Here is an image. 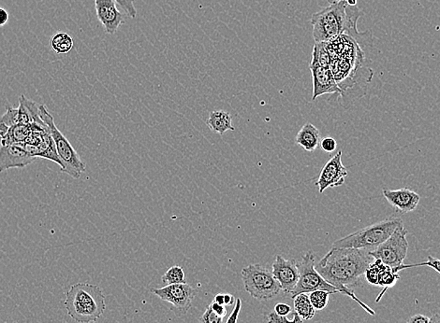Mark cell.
I'll use <instances>...</instances> for the list:
<instances>
[{
	"instance_id": "cell-15",
	"label": "cell",
	"mask_w": 440,
	"mask_h": 323,
	"mask_svg": "<svg viewBox=\"0 0 440 323\" xmlns=\"http://www.w3.org/2000/svg\"><path fill=\"white\" fill-rule=\"evenodd\" d=\"M382 195L396 211L403 214L415 211L421 200L419 193L406 188L397 189V190L383 189Z\"/></svg>"
},
{
	"instance_id": "cell-12",
	"label": "cell",
	"mask_w": 440,
	"mask_h": 323,
	"mask_svg": "<svg viewBox=\"0 0 440 323\" xmlns=\"http://www.w3.org/2000/svg\"><path fill=\"white\" fill-rule=\"evenodd\" d=\"M309 68L313 79L312 100L324 95H343V91L338 86L330 68L313 62H310Z\"/></svg>"
},
{
	"instance_id": "cell-39",
	"label": "cell",
	"mask_w": 440,
	"mask_h": 323,
	"mask_svg": "<svg viewBox=\"0 0 440 323\" xmlns=\"http://www.w3.org/2000/svg\"><path fill=\"white\" fill-rule=\"evenodd\" d=\"M214 301L217 304H224V294H219L214 296Z\"/></svg>"
},
{
	"instance_id": "cell-22",
	"label": "cell",
	"mask_w": 440,
	"mask_h": 323,
	"mask_svg": "<svg viewBox=\"0 0 440 323\" xmlns=\"http://www.w3.org/2000/svg\"><path fill=\"white\" fill-rule=\"evenodd\" d=\"M400 276L390 266L382 263V270H380L379 286L383 287V291L379 294L376 302H379L384 294L386 293L388 289L395 286L397 280H399Z\"/></svg>"
},
{
	"instance_id": "cell-9",
	"label": "cell",
	"mask_w": 440,
	"mask_h": 323,
	"mask_svg": "<svg viewBox=\"0 0 440 323\" xmlns=\"http://www.w3.org/2000/svg\"><path fill=\"white\" fill-rule=\"evenodd\" d=\"M152 293L163 301L172 304L182 314L188 313L196 296L195 289L186 283L173 284L160 289H153Z\"/></svg>"
},
{
	"instance_id": "cell-37",
	"label": "cell",
	"mask_w": 440,
	"mask_h": 323,
	"mask_svg": "<svg viewBox=\"0 0 440 323\" xmlns=\"http://www.w3.org/2000/svg\"><path fill=\"white\" fill-rule=\"evenodd\" d=\"M10 14L3 8H0V27H4L9 23Z\"/></svg>"
},
{
	"instance_id": "cell-7",
	"label": "cell",
	"mask_w": 440,
	"mask_h": 323,
	"mask_svg": "<svg viewBox=\"0 0 440 323\" xmlns=\"http://www.w3.org/2000/svg\"><path fill=\"white\" fill-rule=\"evenodd\" d=\"M315 255L311 250L302 256V261L298 263L299 280L292 291V298L301 294H310L312 291L322 289L331 294H339L335 287L329 284L316 270Z\"/></svg>"
},
{
	"instance_id": "cell-6",
	"label": "cell",
	"mask_w": 440,
	"mask_h": 323,
	"mask_svg": "<svg viewBox=\"0 0 440 323\" xmlns=\"http://www.w3.org/2000/svg\"><path fill=\"white\" fill-rule=\"evenodd\" d=\"M242 280L245 291L258 301L273 299L281 291V287L272 271L260 263L243 268Z\"/></svg>"
},
{
	"instance_id": "cell-3",
	"label": "cell",
	"mask_w": 440,
	"mask_h": 323,
	"mask_svg": "<svg viewBox=\"0 0 440 323\" xmlns=\"http://www.w3.org/2000/svg\"><path fill=\"white\" fill-rule=\"evenodd\" d=\"M64 304L69 316L79 323H92L106 309L102 289L89 283H76L69 288Z\"/></svg>"
},
{
	"instance_id": "cell-2",
	"label": "cell",
	"mask_w": 440,
	"mask_h": 323,
	"mask_svg": "<svg viewBox=\"0 0 440 323\" xmlns=\"http://www.w3.org/2000/svg\"><path fill=\"white\" fill-rule=\"evenodd\" d=\"M328 7L312 15L313 38L315 43H330L340 35H348L357 41V22L364 12L359 7L351 6L345 0L329 1Z\"/></svg>"
},
{
	"instance_id": "cell-20",
	"label": "cell",
	"mask_w": 440,
	"mask_h": 323,
	"mask_svg": "<svg viewBox=\"0 0 440 323\" xmlns=\"http://www.w3.org/2000/svg\"><path fill=\"white\" fill-rule=\"evenodd\" d=\"M51 48L56 54L69 53L74 46L72 36L66 32H58L52 36Z\"/></svg>"
},
{
	"instance_id": "cell-16",
	"label": "cell",
	"mask_w": 440,
	"mask_h": 323,
	"mask_svg": "<svg viewBox=\"0 0 440 323\" xmlns=\"http://www.w3.org/2000/svg\"><path fill=\"white\" fill-rule=\"evenodd\" d=\"M17 123L22 125H32L38 123L41 125H46L41 120L40 106L36 104L32 100L28 99L24 95L19 98V107L17 108Z\"/></svg>"
},
{
	"instance_id": "cell-11",
	"label": "cell",
	"mask_w": 440,
	"mask_h": 323,
	"mask_svg": "<svg viewBox=\"0 0 440 323\" xmlns=\"http://www.w3.org/2000/svg\"><path fill=\"white\" fill-rule=\"evenodd\" d=\"M96 14L106 34L115 35L125 23V15L118 8L116 0H94Z\"/></svg>"
},
{
	"instance_id": "cell-10",
	"label": "cell",
	"mask_w": 440,
	"mask_h": 323,
	"mask_svg": "<svg viewBox=\"0 0 440 323\" xmlns=\"http://www.w3.org/2000/svg\"><path fill=\"white\" fill-rule=\"evenodd\" d=\"M348 174V169L342 163V152L339 151L323 167L318 182H316L318 192L322 193L327 188L342 186Z\"/></svg>"
},
{
	"instance_id": "cell-31",
	"label": "cell",
	"mask_w": 440,
	"mask_h": 323,
	"mask_svg": "<svg viewBox=\"0 0 440 323\" xmlns=\"http://www.w3.org/2000/svg\"><path fill=\"white\" fill-rule=\"evenodd\" d=\"M118 5L122 8L124 12L131 19H135L137 17V10L135 4H134V0H116Z\"/></svg>"
},
{
	"instance_id": "cell-14",
	"label": "cell",
	"mask_w": 440,
	"mask_h": 323,
	"mask_svg": "<svg viewBox=\"0 0 440 323\" xmlns=\"http://www.w3.org/2000/svg\"><path fill=\"white\" fill-rule=\"evenodd\" d=\"M25 151L24 143L0 145V173L12 169H24L35 161Z\"/></svg>"
},
{
	"instance_id": "cell-25",
	"label": "cell",
	"mask_w": 440,
	"mask_h": 323,
	"mask_svg": "<svg viewBox=\"0 0 440 323\" xmlns=\"http://www.w3.org/2000/svg\"><path fill=\"white\" fill-rule=\"evenodd\" d=\"M17 108L7 107L6 112L3 115L0 116V136L6 135L7 132L10 130L14 125L17 123Z\"/></svg>"
},
{
	"instance_id": "cell-32",
	"label": "cell",
	"mask_w": 440,
	"mask_h": 323,
	"mask_svg": "<svg viewBox=\"0 0 440 323\" xmlns=\"http://www.w3.org/2000/svg\"><path fill=\"white\" fill-rule=\"evenodd\" d=\"M320 146L322 147L323 151L331 154V152L336 151V147H338V142L335 139L328 136V138L322 139Z\"/></svg>"
},
{
	"instance_id": "cell-29",
	"label": "cell",
	"mask_w": 440,
	"mask_h": 323,
	"mask_svg": "<svg viewBox=\"0 0 440 323\" xmlns=\"http://www.w3.org/2000/svg\"><path fill=\"white\" fill-rule=\"evenodd\" d=\"M267 323H304V320L299 317V315L294 312L292 320H288L287 317L278 316L274 311H271L266 318Z\"/></svg>"
},
{
	"instance_id": "cell-21",
	"label": "cell",
	"mask_w": 440,
	"mask_h": 323,
	"mask_svg": "<svg viewBox=\"0 0 440 323\" xmlns=\"http://www.w3.org/2000/svg\"><path fill=\"white\" fill-rule=\"evenodd\" d=\"M294 300V311L299 315L302 320H309L314 318L317 310L312 306L307 294H299Z\"/></svg>"
},
{
	"instance_id": "cell-44",
	"label": "cell",
	"mask_w": 440,
	"mask_h": 323,
	"mask_svg": "<svg viewBox=\"0 0 440 323\" xmlns=\"http://www.w3.org/2000/svg\"><path fill=\"white\" fill-rule=\"evenodd\" d=\"M345 1H346V0H345Z\"/></svg>"
},
{
	"instance_id": "cell-41",
	"label": "cell",
	"mask_w": 440,
	"mask_h": 323,
	"mask_svg": "<svg viewBox=\"0 0 440 323\" xmlns=\"http://www.w3.org/2000/svg\"><path fill=\"white\" fill-rule=\"evenodd\" d=\"M346 3L351 5V6H355V5H357V0H346Z\"/></svg>"
},
{
	"instance_id": "cell-5",
	"label": "cell",
	"mask_w": 440,
	"mask_h": 323,
	"mask_svg": "<svg viewBox=\"0 0 440 323\" xmlns=\"http://www.w3.org/2000/svg\"><path fill=\"white\" fill-rule=\"evenodd\" d=\"M40 112L41 120L47 125L54 145H56V151H58L62 164L61 172L66 173L74 179L78 180L87 169L85 163L80 158L79 154L75 151L69 139L56 128L54 117L49 112L47 108L44 105H41Z\"/></svg>"
},
{
	"instance_id": "cell-38",
	"label": "cell",
	"mask_w": 440,
	"mask_h": 323,
	"mask_svg": "<svg viewBox=\"0 0 440 323\" xmlns=\"http://www.w3.org/2000/svg\"><path fill=\"white\" fill-rule=\"evenodd\" d=\"M235 302H236V300H235L234 296L229 294H224L225 306H234V304H235Z\"/></svg>"
},
{
	"instance_id": "cell-24",
	"label": "cell",
	"mask_w": 440,
	"mask_h": 323,
	"mask_svg": "<svg viewBox=\"0 0 440 323\" xmlns=\"http://www.w3.org/2000/svg\"><path fill=\"white\" fill-rule=\"evenodd\" d=\"M311 62L330 68L331 56L329 54L325 43H316L312 51Z\"/></svg>"
},
{
	"instance_id": "cell-4",
	"label": "cell",
	"mask_w": 440,
	"mask_h": 323,
	"mask_svg": "<svg viewBox=\"0 0 440 323\" xmlns=\"http://www.w3.org/2000/svg\"><path fill=\"white\" fill-rule=\"evenodd\" d=\"M401 226H404L402 219L396 217H390L382 222L364 227L359 231L352 232L343 239L336 240L333 242L332 247L364 250L370 252L386 241L395 230Z\"/></svg>"
},
{
	"instance_id": "cell-27",
	"label": "cell",
	"mask_w": 440,
	"mask_h": 323,
	"mask_svg": "<svg viewBox=\"0 0 440 323\" xmlns=\"http://www.w3.org/2000/svg\"><path fill=\"white\" fill-rule=\"evenodd\" d=\"M382 262L380 260H374L370 263L368 268L364 274L367 283L371 285L379 286L380 270H382Z\"/></svg>"
},
{
	"instance_id": "cell-28",
	"label": "cell",
	"mask_w": 440,
	"mask_h": 323,
	"mask_svg": "<svg viewBox=\"0 0 440 323\" xmlns=\"http://www.w3.org/2000/svg\"><path fill=\"white\" fill-rule=\"evenodd\" d=\"M420 266H428L440 274V259H437L432 256H428L426 262L412 263V265H404L403 263L402 265L398 266L397 268H393V270L395 272L399 273L401 270H406V268L420 267Z\"/></svg>"
},
{
	"instance_id": "cell-36",
	"label": "cell",
	"mask_w": 440,
	"mask_h": 323,
	"mask_svg": "<svg viewBox=\"0 0 440 323\" xmlns=\"http://www.w3.org/2000/svg\"><path fill=\"white\" fill-rule=\"evenodd\" d=\"M429 320H430V318L424 316V315L417 314L410 317L406 323H429Z\"/></svg>"
},
{
	"instance_id": "cell-13",
	"label": "cell",
	"mask_w": 440,
	"mask_h": 323,
	"mask_svg": "<svg viewBox=\"0 0 440 323\" xmlns=\"http://www.w3.org/2000/svg\"><path fill=\"white\" fill-rule=\"evenodd\" d=\"M272 273L285 294H292L299 280L298 263L295 260L285 259L283 256L276 255Z\"/></svg>"
},
{
	"instance_id": "cell-23",
	"label": "cell",
	"mask_w": 440,
	"mask_h": 323,
	"mask_svg": "<svg viewBox=\"0 0 440 323\" xmlns=\"http://www.w3.org/2000/svg\"><path fill=\"white\" fill-rule=\"evenodd\" d=\"M162 281L166 285L186 283L185 271L179 265H173L162 276Z\"/></svg>"
},
{
	"instance_id": "cell-33",
	"label": "cell",
	"mask_w": 440,
	"mask_h": 323,
	"mask_svg": "<svg viewBox=\"0 0 440 323\" xmlns=\"http://www.w3.org/2000/svg\"><path fill=\"white\" fill-rule=\"evenodd\" d=\"M241 309H242V300L237 298L236 302H235L234 309L232 310V314L228 318L226 323H237Z\"/></svg>"
},
{
	"instance_id": "cell-18",
	"label": "cell",
	"mask_w": 440,
	"mask_h": 323,
	"mask_svg": "<svg viewBox=\"0 0 440 323\" xmlns=\"http://www.w3.org/2000/svg\"><path fill=\"white\" fill-rule=\"evenodd\" d=\"M206 125L214 133L224 135L228 131H234L235 128L232 125V117L229 112L224 110L211 111Z\"/></svg>"
},
{
	"instance_id": "cell-43",
	"label": "cell",
	"mask_w": 440,
	"mask_h": 323,
	"mask_svg": "<svg viewBox=\"0 0 440 323\" xmlns=\"http://www.w3.org/2000/svg\"><path fill=\"white\" fill-rule=\"evenodd\" d=\"M92 323H96V322H92Z\"/></svg>"
},
{
	"instance_id": "cell-34",
	"label": "cell",
	"mask_w": 440,
	"mask_h": 323,
	"mask_svg": "<svg viewBox=\"0 0 440 323\" xmlns=\"http://www.w3.org/2000/svg\"><path fill=\"white\" fill-rule=\"evenodd\" d=\"M274 312L278 315V316L287 317L292 312V307L286 303H278L274 307Z\"/></svg>"
},
{
	"instance_id": "cell-17",
	"label": "cell",
	"mask_w": 440,
	"mask_h": 323,
	"mask_svg": "<svg viewBox=\"0 0 440 323\" xmlns=\"http://www.w3.org/2000/svg\"><path fill=\"white\" fill-rule=\"evenodd\" d=\"M322 141L320 132L312 123H307L298 132L295 142L307 152H314Z\"/></svg>"
},
{
	"instance_id": "cell-30",
	"label": "cell",
	"mask_w": 440,
	"mask_h": 323,
	"mask_svg": "<svg viewBox=\"0 0 440 323\" xmlns=\"http://www.w3.org/2000/svg\"><path fill=\"white\" fill-rule=\"evenodd\" d=\"M200 323H223V318L219 316L214 313L210 307H207L204 313L201 315Z\"/></svg>"
},
{
	"instance_id": "cell-26",
	"label": "cell",
	"mask_w": 440,
	"mask_h": 323,
	"mask_svg": "<svg viewBox=\"0 0 440 323\" xmlns=\"http://www.w3.org/2000/svg\"><path fill=\"white\" fill-rule=\"evenodd\" d=\"M330 296L331 294L328 293V291L318 289V291L310 293L309 299L314 309L320 311V310L324 309L327 307L329 296Z\"/></svg>"
},
{
	"instance_id": "cell-40",
	"label": "cell",
	"mask_w": 440,
	"mask_h": 323,
	"mask_svg": "<svg viewBox=\"0 0 440 323\" xmlns=\"http://www.w3.org/2000/svg\"><path fill=\"white\" fill-rule=\"evenodd\" d=\"M429 323H440V314H434L429 320Z\"/></svg>"
},
{
	"instance_id": "cell-1",
	"label": "cell",
	"mask_w": 440,
	"mask_h": 323,
	"mask_svg": "<svg viewBox=\"0 0 440 323\" xmlns=\"http://www.w3.org/2000/svg\"><path fill=\"white\" fill-rule=\"evenodd\" d=\"M371 258L368 252L366 253L362 250L332 247L315 267L329 284L338 289L339 294L351 297L364 311L375 316L376 312L362 303L352 289L361 285L362 278L372 263Z\"/></svg>"
},
{
	"instance_id": "cell-8",
	"label": "cell",
	"mask_w": 440,
	"mask_h": 323,
	"mask_svg": "<svg viewBox=\"0 0 440 323\" xmlns=\"http://www.w3.org/2000/svg\"><path fill=\"white\" fill-rule=\"evenodd\" d=\"M408 231L404 226L395 230V232L376 249L370 250L368 254L374 260L382 261L385 265L393 268L402 265L408 250V242L406 239Z\"/></svg>"
},
{
	"instance_id": "cell-42",
	"label": "cell",
	"mask_w": 440,
	"mask_h": 323,
	"mask_svg": "<svg viewBox=\"0 0 440 323\" xmlns=\"http://www.w3.org/2000/svg\"><path fill=\"white\" fill-rule=\"evenodd\" d=\"M0 139H1V136H0Z\"/></svg>"
},
{
	"instance_id": "cell-35",
	"label": "cell",
	"mask_w": 440,
	"mask_h": 323,
	"mask_svg": "<svg viewBox=\"0 0 440 323\" xmlns=\"http://www.w3.org/2000/svg\"><path fill=\"white\" fill-rule=\"evenodd\" d=\"M211 309L213 310L214 313L219 315V316L224 318L227 315V309L225 304H220L213 301L210 304Z\"/></svg>"
},
{
	"instance_id": "cell-19",
	"label": "cell",
	"mask_w": 440,
	"mask_h": 323,
	"mask_svg": "<svg viewBox=\"0 0 440 323\" xmlns=\"http://www.w3.org/2000/svg\"><path fill=\"white\" fill-rule=\"evenodd\" d=\"M31 125L16 123L0 139V145L25 143L30 135Z\"/></svg>"
}]
</instances>
